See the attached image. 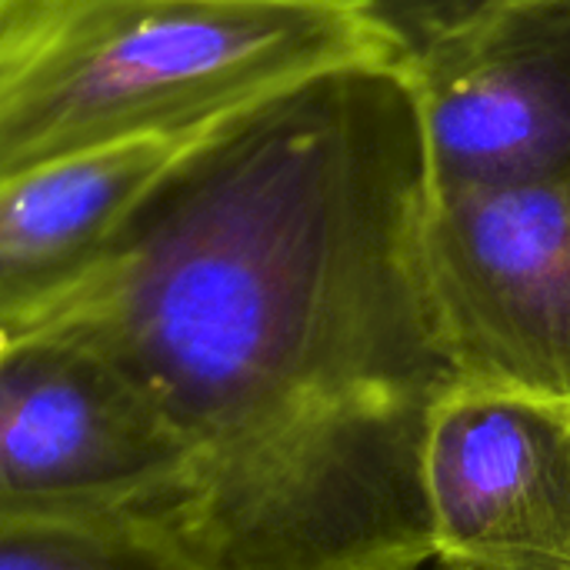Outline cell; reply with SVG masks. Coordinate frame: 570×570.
Masks as SVG:
<instances>
[{
	"instance_id": "6da1fadb",
	"label": "cell",
	"mask_w": 570,
	"mask_h": 570,
	"mask_svg": "<svg viewBox=\"0 0 570 570\" xmlns=\"http://www.w3.org/2000/svg\"><path fill=\"white\" fill-rule=\"evenodd\" d=\"M431 197L407 70L334 67L190 140L40 321L100 344L174 431L170 538L207 570L431 564L428 424L461 387Z\"/></svg>"
},
{
	"instance_id": "7a4b0ae2",
	"label": "cell",
	"mask_w": 570,
	"mask_h": 570,
	"mask_svg": "<svg viewBox=\"0 0 570 570\" xmlns=\"http://www.w3.org/2000/svg\"><path fill=\"white\" fill-rule=\"evenodd\" d=\"M381 57L397 60L351 0H0V180L190 140Z\"/></svg>"
},
{
	"instance_id": "3957f363",
	"label": "cell",
	"mask_w": 570,
	"mask_h": 570,
	"mask_svg": "<svg viewBox=\"0 0 570 570\" xmlns=\"http://www.w3.org/2000/svg\"><path fill=\"white\" fill-rule=\"evenodd\" d=\"M187 454L130 374L63 324L0 334V521H137L170 534Z\"/></svg>"
},
{
	"instance_id": "277c9868",
	"label": "cell",
	"mask_w": 570,
	"mask_h": 570,
	"mask_svg": "<svg viewBox=\"0 0 570 570\" xmlns=\"http://www.w3.org/2000/svg\"><path fill=\"white\" fill-rule=\"evenodd\" d=\"M424 240L461 387L570 404V167L434 194Z\"/></svg>"
},
{
	"instance_id": "5b68a950",
	"label": "cell",
	"mask_w": 570,
	"mask_h": 570,
	"mask_svg": "<svg viewBox=\"0 0 570 570\" xmlns=\"http://www.w3.org/2000/svg\"><path fill=\"white\" fill-rule=\"evenodd\" d=\"M407 70L434 194L570 167V0H511Z\"/></svg>"
},
{
	"instance_id": "8992f818",
	"label": "cell",
	"mask_w": 570,
	"mask_h": 570,
	"mask_svg": "<svg viewBox=\"0 0 570 570\" xmlns=\"http://www.w3.org/2000/svg\"><path fill=\"white\" fill-rule=\"evenodd\" d=\"M434 570H570V404L454 387L431 414Z\"/></svg>"
},
{
	"instance_id": "52a82bcc",
	"label": "cell",
	"mask_w": 570,
	"mask_h": 570,
	"mask_svg": "<svg viewBox=\"0 0 570 570\" xmlns=\"http://www.w3.org/2000/svg\"><path fill=\"white\" fill-rule=\"evenodd\" d=\"M190 140H137L0 180V334L40 324L97 271Z\"/></svg>"
},
{
	"instance_id": "ba28073f",
	"label": "cell",
	"mask_w": 570,
	"mask_h": 570,
	"mask_svg": "<svg viewBox=\"0 0 570 570\" xmlns=\"http://www.w3.org/2000/svg\"><path fill=\"white\" fill-rule=\"evenodd\" d=\"M0 570H207L137 521H0Z\"/></svg>"
},
{
	"instance_id": "9c48e42d",
	"label": "cell",
	"mask_w": 570,
	"mask_h": 570,
	"mask_svg": "<svg viewBox=\"0 0 570 570\" xmlns=\"http://www.w3.org/2000/svg\"><path fill=\"white\" fill-rule=\"evenodd\" d=\"M387 40L397 63L417 57L441 37L511 0H351Z\"/></svg>"
}]
</instances>
